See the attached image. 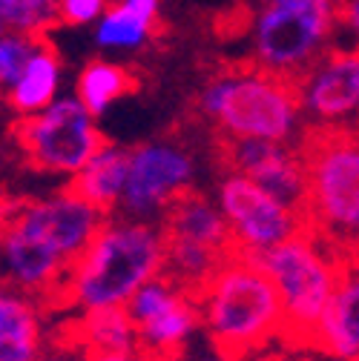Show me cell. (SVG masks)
I'll return each mask as SVG.
<instances>
[{
  "label": "cell",
  "instance_id": "obj_19",
  "mask_svg": "<svg viewBox=\"0 0 359 361\" xmlns=\"http://www.w3.org/2000/svg\"><path fill=\"white\" fill-rule=\"evenodd\" d=\"M61 78H64V66H61L58 52L47 40H40V47L32 55L23 75L12 86H6L9 112L15 118H29V115H37L47 106H52L61 92Z\"/></svg>",
  "mask_w": 359,
  "mask_h": 361
},
{
  "label": "cell",
  "instance_id": "obj_1",
  "mask_svg": "<svg viewBox=\"0 0 359 361\" xmlns=\"http://www.w3.org/2000/svg\"><path fill=\"white\" fill-rule=\"evenodd\" d=\"M167 235L161 224L110 215L95 241L72 264L58 307H126L147 281L164 273ZM55 307V310H58Z\"/></svg>",
  "mask_w": 359,
  "mask_h": 361
},
{
  "label": "cell",
  "instance_id": "obj_23",
  "mask_svg": "<svg viewBox=\"0 0 359 361\" xmlns=\"http://www.w3.org/2000/svg\"><path fill=\"white\" fill-rule=\"evenodd\" d=\"M43 37H32V35H20V32H4L0 37V83L12 86L23 69L29 66L32 55L37 52Z\"/></svg>",
  "mask_w": 359,
  "mask_h": 361
},
{
  "label": "cell",
  "instance_id": "obj_20",
  "mask_svg": "<svg viewBox=\"0 0 359 361\" xmlns=\"http://www.w3.org/2000/svg\"><path fill=\"white\" fill-rule=\"evenodd\" d=\"M161 0H118L95 23V43L110 52H139L153 37Z\"/></svg>",
  "mask_w": 359,
  "mask_h": 361
},
{
  "label": "cell",
  "instance_id": "obj_15",
  "mask_svg": "<svg viewBox=\"0 0 359 361\" xmlns=\"http://www.w3.org/2000/svg\"><path fill=\"white\" fill-rule=\"evenodd\" d=\"M161 227H164L167 238L190 241V244L207 247V250L221 252V255L236 252L230 224L224 218L218 201H210L207 195H201L196 190L184 192L170 207V212L161 221Z\"/></svg>",
  "mask_w": 359,
  "mask_h": 361
},
{
  "label": "cell",
  "instance_id": "obj_9",
  "mask_svg": "<svg viewBox=\"0 0 359 361\" xmlns=\"http://www.w3.org/2000/svg\"><path fill=\"white\" fill-rule=\"evenodd\" d=\"M196 158L187 144L158 138L129 149V178L118 215L161 224L170 207L193 190Z\"/></svg>",
  "mask_w": 359,
  "mask_h": 361
},
{
  "label": "cell",
  "instance_id": "obj_3",
  "mask_svg": "<svg viewBox=\"0 0 359 361\" xmlns=\"http://www.w3.org/2000/svg\"><path fill=\"white\" fill-rule=\"evenodd\" d=\"M199 112L221 138H261L293 144L305 135L299 86L261 66L221 69L204 80Z\"/></svg>",
  "mask_w": 359,
  "mask_h": 361
},
{
  "label": "cell",
  "instance_id": "obj_16",
  "mask_svg": "<svg viewBox=\"0 0 359 361\" xmlns=\"http://www.w3.org/2000/svg\"><path fill=\"white\" fill-rule=\"evenodd\" d=\"M43 341V304L20 290L4 287L0 295V361H35Z\"/></svg>",
  "mask_w": 359,
  "mask_h": 361
},
{
  "label": "cell",
  "instance_id": "obj_7",
  "mask_svg": "<svg viewBox=\"0 0 359 361\" xmlns=\"http://www.w3.org/2000/svg\"><path fill=\"white\" fill-rule=\"evenodd\" d=\"M12 141L23 164L43 175H78L107 144L89 112L75 95L58 98L37 115L15 118Z\"/></svg>",
  "mask_w": 359,
  "mask_h": 361
},
{
  "label": "cell",
  "instance_id": "obj_18",
  "mask_svg": "<svg viewBox=\"0 0 359 361\" xmlns=\"http://www.w3.org/2000/svg\"><path fill=\"white\" fill-rule=\"evenodd\" d=\"M126 178H129V149L104 144L93 155V161L69 178V190L86 198L93 207H98L104 215H118Z\"/></svg>",
  "mask_w": 359,
  "mask_h": 361
},
{
  "label": "cell",
  "instance_id": "obj_10",
  "mask_svg": "<svg viewBox=\"0 0 359 361\" xmlns=\"http://www.w3.org/2000/svg\"><path fill=\"white\" fill-rule=\"evenodd\" d=\"M107 218L110 215H104L98 207H93L69 187L52 195L6 201L4 209V224L29 233L69 264H75L86 252Z\"/></svg>",
  "mask_w": 359,
  "mask_h": 361
},
{
  "label": "cell",
  "instance_id": "obj_21",
  "mask_svg": "<svg viewBox=\"0 0 359 361\" xmlns=\"http://www.w3.org/2000/svg\"><path fill=\"white\" fill-rule=\"evenodd\" d=\"M136 86H139V80L126 66L98 58V61H89L81 69V75L75 80V98L98 118L110 106H115L121 98L136 92Z\"/></svg>",
  "mask_w": 359,
  "mask_h": 361
},
{
  "label": "cell",
  "instance_id": "obj_27",
  "mask_svg": "<svg viewBox=\"0 0 359 361\" xmlns=\"http://www.w3.org/2000/svg\"><path fill=\"white\" fill-rule=\"evenodd\" d=\"M342 29L359 40V0H345L342 4Z\"/></svg>",
  "mask_w": 359,
  "mask_h": 361
},
{
  "label": "cell",
  "instance_id": "obj_17",
  "mask_svg": "<svg viewBox=\"0 0 359 361\" xmlns=\"http://www.w3.org/2000/svg\"><path fill=\"white\" fill-rule=\"evenodd\" d=\"M58 336L75 341L86 355L95 353H139V327L126 307L83 310Z\"/></svg>",
  "mask_w": 359,
  "mask_h": 361
},
{
  "label": "cell",
  "instance_id": "obj_26",
  "mask_svg": "<svg viewBox=\"0 0 359 361\" xmlns=\"http://www.w3.org/2000/svg\"><path fill=\"white\" fill-rule=\"evenodd\" d=\"M178 361H233V358H228L224 353H218V350L204 338V347L190 344V347L182 353V358H178Z\"/></svg>",
  "mask_w": 359,
  "mask_h": 361
},
{
  "label": "cell",
  "instance_id": "obj_28",
  "mask_svg": "<svg viewBox=\"0 0 359 361\" xmlns=\"http://www.w3.org/2000/svg\"><path fill=\"white\" fill-rule=\"evenodd\" d=\"M89 361H150L141 353H95L89 355Z\"/></svg>",
  "mask_w": 359,
  "mask_h": 361
},
{
  "label": "cell",
  "instance_id": "obj_6",
  "mask_svg": "<svg viewBox=\"0 0 359 361\" xmlns=\"http://www.w3.org/2000/svg\"><path fill=\"white\" fill-rule=\"evenodd\" d=\"M345 0H264L250 23L253 63L288 80L305 78L342 26Z\"/></svg>",
  "mask_w": 359,
  "mask_h": 361
},
{
  "label": "cell",
  "instance_id": "obj_14",
  "mask_svg": "<svg viewBox=\"0 0 359 361\" xmlns=\"http://www.w3.org/2000/svg\"><path fill=\"white\" fill-rule=\"evenodd\" d=\"M313 350L336 361H359V255H345L336 293L317 327Z\"/></svg>",
  "mask_w": 359,
  "mask_h": 361
},
{
  "label": "cell",
  "instance_id": "obj_4",
  "mask_svg": "<svg viewBox=\"0 0 359 361\" xmlns=\"http://www.w3.org/2000/svg\"><path fill=\"white\" fill-rule=\"evenodd\" d=\"M299 149L307 166V230L342 255H359V132L307 126Z\"/></svg>",
  "mask_w": 359,
  "mask_h": 361
},
{
  "label": "cell",
  "instance_id": "obj_22",
  "mask_svg": "<svg viewBox=\"0 0 359 361\" xmlns=\"http://www.w3.org/2000/svg\"><path fill=\"white\" fill-rule=\"evenodd\" d=\"M4 32L43 37L61 23V0H0Z\"/></svg>",
  "mask_w": 359,
  "mask_h": 361
},
{
  "label": "cell",
  "instance_id": "obj_13",
  "mask_svg": "<svg viewBox=\"0 0 359 361\" xmlns=\"http://www.w3.org/2000/svg\"><path fill=\"white\" fill-rule=\"evenodd\" d=\"M296 86L310 126H345L359 118V47L331 49Z\"/></svg>",
  "mask_w": 359,
  "mask_h": 361
},
{
  "label": "cell",
  "instance_id": "obj_8",
  "mask_svg": "<svg viewBox=\"0 0 359 361\" xmlns=\"http://www.w3.org/2000/svg\"><path fill=\"white\" fill-rule=\"evenodd\" d=\"M216 201L230 224L236 252L245 255L267 252L307 230V221L299 209L279 201L273 192L236 169H224L218 178Z\"/></svg>",
  "mask_w": 359,
  "mask_h": 361
},
{
  "label": "cell",
  "instance_id": "obj_5",
  "mask_svg": "<svg viewBox=\"0 0 359 361\" xmlns=\"http://www.w3.org/2000/svg\"><path fill=\"white\" fill-rule=\"evenodd\" d=\"M273 279L285 304L282 344L293 350H313L317 327L336 293L345 255L325 244L313 230L282 241L279 247L250 255Z\"/></svg>",
  "mask_w": 359,
  "mask_h": 361
},
{
  "label": "cell",
  "instance_id": "obj_24",
  "mask_svg": "<svg viewBox=\"0 0 359 361\" xmlns=\"http://www.w3.org/2000/svg\"><path fill=\"white\" fill-rule=\"evenodd\" d=\"M110 9V0H61V23L95 26Z\"/></svg>",
  "mask_w": 359,
  "mask_h": 361
},
{
  "label": "cell",
  "instance_id": "obj_12",
  "mask_svg": "<svg viewBox=\"0 0 359 361\" xmlns=\"http://www.w3.org/2000/svg\"><path fill=\"white\" fill-rule=\"evenodd\" d=\"M221 164L224 169H236L253 178L267 192L305 215L307 166L299 147L293 149V144L261 138H221Z\"/></svg>",
  "mask_w": 359,
  "mask_h": 361
},
{
  "label": "cell",
  "instance_id": "obj_25",
  "mask_svg": "<svg viewBox=\"0 0 359 361\" xmlns=\"http://www.w3.org/2000/svg\"><path fill=\"white\" fill-rule=\"evenodd\" d=\"M35 361H89V355L75 341H69V338L55 333V338L47 341V347H43V353Z\"/></svg>",
  "mask_w": 359,
  "mask_h": 361
},
{
  "label": "cell",
  "instance_id": "obj_2",
  "mask_svg": "<svg viewBox=\"0 0 359 361\" xmlns=\"http://www.w3.org/2000/svg\"><path fill=\"white\" fill-rule=\"evenodd\" d=\"M204 338L233 361H250L285 333V304L261 264L233 252L196 293Z\"/></svg>",
  "mask_w": 359,
  "mask_h": 361
},
{
  "label": "cell",
  "instance_id": "obj_29",
  "mask_svg": "<svg viewBox=\"0 0 359 361\" xmlns=\"http://www.w3.org/2000/svg\"><path fill=\"white\" fill-rule=\"evenodd\" d=\"M261 361H313L307 355H296V353H276V355H264Z\"/></svg>",
  "mask_w": 359,
  "mask_h": 361
},
{
  "label": "cell",
  "instance_id": "obj_11",
  "mask_svg": "<svg viewBox=\"0 0 359 361\" xmlns=\"http://www.w3.org/2000/svg\"><path fill=\"white\" fill-rule=\"evenodd\" d=\"M126 312L139 327V353L150 361H178L201 330L196 295L164 273L129 298Z\"/></svg>",
  "mask_w": 359,
  "mask_h": 361
}]
</instances>
